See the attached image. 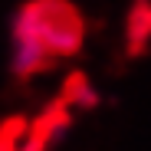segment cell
Returning a JSON list of instances; mask_svg holds the SVG:
<instances>
[{
	"label": "cell",
	"mask_w": 151,
	"mask_h": 151,
	"mask_svg": "<svg viewBox=\"0 0 151 151\" xmlns=\"http://www.w3.org/2000/svg\"><path fill=\"white\" fill-rule=\"evenodd\" d=\"M82 40V17L66 0H30L13 17V69L20 76H36L56 59L76 56Z\"/></svg>",
	"instance_id": "1"
},
{
	"label": "cell",
	"mask_w": 151,
	"mask_h": 151,
	"mask_svg": "<svg viewBox=\"0 0 151 151\" xmlns=\"http://www.w3.org/2000/svg\"><path fill=\"white\" fill-rule=\"evenodd\" d=\"M148 40H151V4L141 0L128 13V46L138 53V49L148 46Z\"/></svg>",
	"instance_id": "2"
}]
</instances>
